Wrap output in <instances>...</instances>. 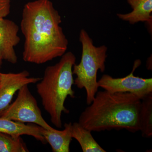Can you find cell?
I'll use <instances>...</instances> for the list:
<instances>
[{
    "label": "cell",
    "instance_id": "6da1fadb",
    "mask_svg": "<svg viewBox=\"0 0 152 152\" xmlns=\"http://www.w3.org/2000/svg\"><path fill=\"white\" fill-rule=\"evenodd\" d=\"M61 22L50 0H35L25 5L20 22L24 61L42 64L65 53L68 41L60 26Z\"/></svg>",
    "mask_w": 152,
    "mask_h": 152
},
{
    "label": "cell",
    "instance_id": "7a4b0ae2",
    "mask_svg": "<svg viewBox=\"0 0 152 152\" xmlns=\"http://www.w3.org/2000/svg\"><path fill=\"white\" fill-rule=\"evenodd\" d=\"M141 99L130 93L98 91L91 103L82 112L79 124L91 132L112 129L140 131Z\"/></svg>",
    "mask_w": 152,
    "mask_h": 152
},
{
    "label": "cell",
    "instance_id": "3957f363",
    "mask_svg": "<svg viewBox=\"0 0 152 152\" xmlns=\"http://www.w3.org/2000/svg\"><path fill=\"white\" fill-rule=\"evenodd\" d=\"M61 57L58 62L46 68L43 77L37 85L44 108L50 115L52 124L58 128L62 125V113H69L64 106L66 99L69 96L75 97L72 70L76 57L71 52Z\"/></svg>",
    "mask_w": 152,
    "mask_h": 152
},
{
    "label": "cell",
    "instance_id": "277c9868",
    "mask_svg": "<svg viewBox=\"0 0 152 152\" xmlns=\"http://www.w3.org/2000/svg\"><path fill=\"white\" fill-rule=\"evenodd\" d=\"M80 41L82 43V54L80 62L75 64L73 67V75L77 77L74 84L79 88H85L86 93V103H91L96 93L98 71L103 72L105 69L107 48L105 46L96 47L92 40L84 30L81 31Z\"/></svg>",
    "mask_w": 152,
    "mask_h": 152
},
{
    "label": "cell",
    "instance_id": "5b68a950",
    "mask_svg": "<svg viewBox=\"0 0 152 152\" xmlns=\"http://www.w3.org/2000/svg\"><path fill=\"white\" fill-rule=\"evenodd\" d=\"M0 117L20 122L33 123L45 129L53 128L43 118L37 100L30 92L27 85L18 91L15 100L0 115Z\"/></svg>",
    "mask_w": 152,
    "mask_h": 152
},
{
    "label": "cell",
    "instance_id": "8992f818",
    "mask_svg": "<svg viewBox=\"0 0 152 152\" xmlns=\"http://www.w3.org/2000/svg\"><path fill=\"white\" fill-rule=\"evenodd\" d=\"M140 64V61L137 60L131 73L124 77L115 78L109 75H103L98 81V86L112 93H132L142 99L152 93V79L143 78L134 75V72Z\"/></svg>",
    "mask_w": 152,
    "mask_h": 152
},
{
    "label": "cell",
    "instance_id": "52a82bcc",
    "mask_svg": "<svg viewBox=\"0 0 152 152\" xmlns=\"http://www.w3.org/2000/svg\"><path fill=\"white\" fill-rule=\"evenodd\" d=\"M39 77H31L28 71L18 73H1L0 81V115L11 104L14 95L25 85L37 83Z\"/></svg>",
    "mask_w": 152,
    "mask_h": 152
},
{
    "label": "cell",
    "instance_id": "ba28073f",
    "mask_svg": "<svg viewBox=\"0 0 152 152\" xmlns=\"http://www.w3.org/2000/svg\"><path fill=\"white\" fill-rule=\"evenodd\" d=\"M20 28L12 20L0 18V59L12 64L18 62L15 48L20 39L18 36Z\"/></svg>",
    "mask_w": 152,
    "mask_h": 152
},
{
    "label": "cell",
    "instance_id": "9c48e42d",
    "mask_svg": "<svg viewBox=\"0 0 152 152\" xmlns=\"http://www.w3.org/2000/svg\"><path fill=\"white\" fill-rule=\"evenodd\" d=\"M42 128L39 126L26 125L23 123L0 117V132L15 137H18L23 135L32 136L37 140L46 144V140L41 132Z\"/></svg>",
    "mask_w": 152,
    "mask_h": 152
},
{
    "label": "cell",
    "instance_id": "30bf717a",
    "mask_svg": "<svg viewBox=\"0 0 152 152\" xmlns=\"http://www.w3.org/2000/svg\"><path fill=\"white\" fill-rule=\"evenodd\" d=\"M71 123L64 124V129L60 131L53 128L47 130L42 128L41 132L49 143L53 152H69L70 145L72 137L71 134Z\"/></svg>",
    "mask_w": 152,
    "mask_h": 152
},
{
    "label": "cell",
    "instance_id": "8fae6325",
    "mask_svg": "<svg viewBox=\"0 0 152 152\" xmlns=\"http://www.w3.org/2000/svg\"><path fill=\"white\" fill-rule=\"evenodd\" d=\"M133 9L126 14H118L119 18L134 24L139 22L151 23L152 21V0H127Z\"/></svg>",
    "mask_w": 152,
    "mask_h": 152
},
{
    "label": "cell",
    "instance_id": "7c38bea8",
    "mask_svg": "<svg viewBox=\"0 0 152 152\" xmlns=\"http://www.w3.org/2000/svg\"><path fill=\"white\" fill-rule=\"evenodd\" d=\"M91 132L84 128L79 123L72 124L71 134L80 145L83 152H106L95 140L91 134Z\"/></svg>",
    "mask_w": 152,
    "mask_h": 152
},
{
    "label": "cell",
    "instance_id": "4fadbf2b",
    "mask_svg": "<svg viewBox=\"0 0 152 152\" xmlns=\"http://www.w3.org/2000/svg\"><path fill=\"white\" fill-rule=\"evenodd\" d=\"M140 131L143 137H152V93L141 99L139 112Z\"/></svg>",
    "mask_w": 152,
    "mask_h": 152
},
{
    "label": "cell",
    "instance_id": "5bb4252c",
    "mask_svg": "<svg viewBox=\"0 0 152 152\" xmlns=\"http://www.w3.org/2000/svg\"><path fill=\"white\" fill-rule=\"evenodd\" d=\"M29 152L20 137H12L0 132V152Z\"/></svg>",
    "mask_w": 152,
    "mask_h": 152
},
{
    "label": "cell",
    "instance_id": "9a60e30c",
    "mask_svg": "<svg viewBox=\"0 0 152 152\" xmlns=\"http://www.w3.org/2000/svg\"><path fill=\"white\" fill-rule=\"evenodd\" d=\"M10 0H0V18H5L10 12Z\"/></svg>",
    "mask_w": 152,
    "mask_h": 152
},
{
    "label": "cell",
    "instance_id": "2e32d148",
    "mask_svg": "<svg viewBox=\"0 0 152 152\" xmlns=\"http://www.w3.org/2000/svg\"><path fill=\"white\" fill-rule=\"evenodd\" d=\"M2 63V61L0 59V69H1V66Z\"/></svg>",
    "mask_w": 152,
    "mask_h": 152
},
{
    "label": "cell",
    "instance_id": "e0dca14e",
    "mask_svg": "<svg viewBox=\"0 0 152 152\" xmlns=\"http://www.w3.org/2000/svg\"><path fill=\"white\" fill-rule=\"evenodd\" d=\"M1 72H0V81H1Z\"/></svg>",
    "mask_w": 152,
    "mask_h": 152
}]
</instances>
